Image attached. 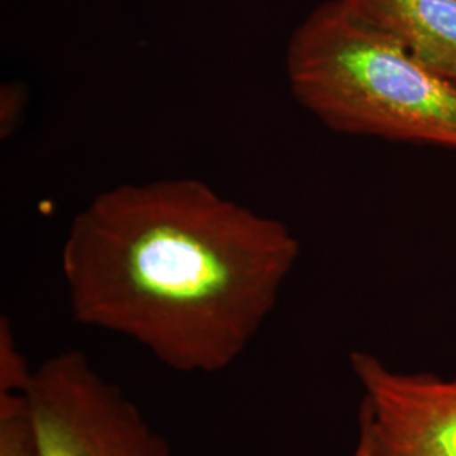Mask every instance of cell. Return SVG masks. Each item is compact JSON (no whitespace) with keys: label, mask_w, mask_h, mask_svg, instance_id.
Wrapping results in <instances>:
<instances>
[{"label":"cell","mask_w":456,"mask_h":456,"mask_svg":"<svg viewBox=\"0 0 456 456\" xmlns=\"http://www.w3.org/2000/svg\"><path fill=\"white\" fill-rule=\"evenodd\" d=\"M293 232L195 178L120 184L75 216L61 250L73 320L180 374H220L274 311Z\"/></svg>","instance_id":"obj_1"},{"label":"cell","mask_w":456,"mask_h":456,"mask_svg":"<svg viewBox=\"0 0 456 456\" xmlns=\"http://www.w3.org/2000/svg\"><path fill=\"white\" fill-rule=\"evenodd\" d=\"M286 75L294 98L333 131L456 149V83L342 0L296 28Z\"/></svg>","instance_id":"obj_2"},{"label":"cell","mask_w":456,"mask_h":456,"mask_svg":"<svg viewBox=\"0 0 456 456\" xmlns=\"http://www.w3.org/2000/svg\"><path fill=\"white\" fill-rule=\"evenodd\" d=\"M26 397L39 456H173L142 409L80 350L37 365Z\"/></svg>","instance_id":"obj_3"},{"label":"cell","mask_w":456,"mask_h":456,"mask_svg":"<svg viewBox=\"0 0 456 456\" xmlns=\"http://www.w3.org/2000/svg\"><path fill=\"white\" fill-rule=\"evenodd\" d=\"M350 367L370 456H456V377L395 372L367 352L350 354Z\"/></svg>","instance_id":"obj_4"},{"label":"cell","mask_w":456,"mask_h":456,"mask_svg":"<svg viewBox=\"0 0 456 456\" xmlns=\"http://www.w3.org/2000/svg\"><path fill=\"white\" fill-rule=\"evenodd\" d=\"M419 63L456 83V0H342Z\"/></svg>","instance_id":"obj_5"},{"label":"cell","mask_w":456,"mask_h":456,"mask_svg":"<svg viewBox=\"0 0 456 456\" xmlns=\"http://www.w3.org/2000/svg\"><path fill=\"white\" fill-rule=\"evenodd\" d=\"M0 456H39L26 394L0 395Z\"/></svg>","instance_id":"obj_6"},{"label":"cell","mask_w":456,"mask_h":456,"mask_svg":"<svg viewBox=\"0 0 456 456\" xmlns=\"http://www.w3.org/2000/svg\"><path fill=\"white\" fill-rule=\"evenodd\" d=\"M34 370L19 348L9 318L0 320V395L26 394L33 382Z\"/></svg>","instance_id":"obj_7"},{"label":"cell","mask_w":456,"mask_h":456,"mask_svg":"<svg viewBox=\"0 0 456 456\" xmlns=\"http://www.w3.org/2000/svg\"><path fill=\"white\" fill-rule=\"evenodd\" d=\"M26 105V90L17 85L9 83L2 86L0 92V132L2 137H9L17 131L20 115Z\"/></svg>","instance_id":"obj_8"},{"label":"cell","mask_w":456,"mask_h":456,"mask_svg":"<svg viewBox=\"0 0 456 456\" xmlns=\"http://www.w3.org/2000/svg\"><path fill=\"white\" fill-rule=\"evenodd\" d=\"M352 456H370V450H369V443L365 440V436L359 431V441H357V446L354 450Z\"/></svg>","instance_id":"obj_9"}]
</instances>
